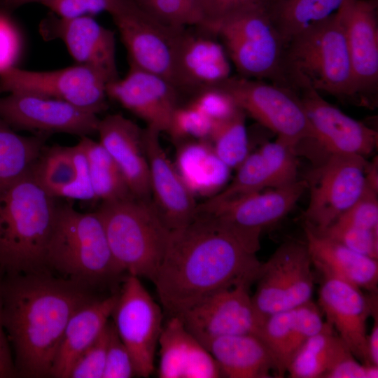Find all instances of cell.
<instances>
[{"instance_id": "34", "label": "cell", "mask_w": 378, "mask_h": 378, "mask_svg": "<svg viewBox=\"0 0 378 378\" xmlns=\"http://www.w3.org/2000/svg\"><path fill=\"white\" fill-rule=\"evenodd\" d=\"M96 200L115 201L134 197L115 162L99 142L80 137Z\"/></svg>"}, {"instance_id": "32", "label": "cell", "mask_w": 378, "mask_h": 378, "mask_svg": "<svg viewBox=\"0 0 378 378\" xmlns=\"http://www.w3.org/2000/svg\"><path fill=\"white\" fill-rule=\"evenodd\" d=\"M351 356L348 346L326 323L293 356L286 373L292 378H326L337 364Z\"/></svg>"}, {"instance_id": "42", "label": "cell", "mask_w": 378, "mask_h": 378, "mask_svg": "<svg viewBox=\"0 0 378 378\" xmlns=\"http://www.w3.org/2000/svg\"><path fill=\"white\" fill-rule=\"evenodd\" d=\"M377 191L366 182L359 199L332 224L378 230Z\"/></svg>"}, {"instance_id": "46", "label": "cell", "mask_w": 378, "mask_h": 378, "mask_svg": "<svg viewBox=\"0 0 378 378\" xmlns=\"http://www.w3.org/2000/svg\"><path fill=\"white\" fill-rule=\"evenodd\" d=\"M134 375L136 373L132 356L111 321L103 378H130Z\"/></svg>"}, {"instance_id": "35", "label": "cell", "mask_w": 378, "mask_h": 378, "mask_svg": "<svg viewBox=\"0 0 378 378\" xmlns=\"http://www.w3.org/2000/svg\"><path fill=\"white\" fill-rule=\"evenodd\" d=\"M47 138L20 135L0 118V184L30 171Z\"/></svg>"}, {"instance_id": "28", "label": "cell", "mask_w": 378, "mask_h": 378, "mask_svg": "<svg viewBox=\"0 0 378 378\" xmlns=\"http://www.w3.org/2000/svg\"><path fill=\"white\" fill-rule=\"evenodd\" d=\"M312 265L323 275L345 281L361 290L377 291V260L356 252L304 225Z\"/></svg>"}, {"instance_id": "30", "label": "cell", "mask_w": 378, "mask_h": 378, "mask_svg": "<svg viewBox=\"0 0 378 378\" xmlns=\"http://www.w3.org/2000/svg\"><path fill=\"white\" fill-rule=\"evenodd\" d=\"M217 363L222 377L270 378L277 377L276 363L269 350L255 334L219 337L204 345Z\"/></svg>"}, {"instance_id": "6", "label": "cell", "mask_w": 378, "mask_h": 378, "mask_svg": "<svg viewBox=\"0 0 378 378\" xmlns=\"http://www.w3.org/2000/svg\"><path fill=\"white\" fill-rule=\"evenodd\" d=\"M97 212L120 272L152 281L171 232L152 202L134 197L102 202Z\"/></svg>"}, {"instance_id": "1", "label": "cell", "mask_w": 378, "mask_h": 378, "mask_svg": "<svg viewBox=\"0 0 378 378\" xmlns=\"http://www.w3.org/2000/svg\"><path fill=\"white\" fill-rule=\"evenodd\" d=\"M262 262L213 216L197 214L170 232L153 277L164 310L178 316L219 290L255 281Z\"/></svg>"}, {"instance_id": "37", "label": "cell", "mask_w": 378, "mask_h": 378, "mask_svg": "<svg viewBox=\"0 0 378 378\" xmlns=\"http://www.w3.org/2000/svg\"><path fill=\"white\" fill-rule=\"evenodd\" d=\"M132 1L150 17L170 27H200L204 23L202 0Z\"/></svg>"}, {"instance_id": "8", "label": "cell", "mask_w": 378, "mask_h": 378, "mask_svg": "<svg viewBox=\"0 0 378 378\" xmlns=\"http://www.w3.org/2000/svg\"><path fill=\"white\" fill-rule=\"evenodd\" d=\"M223 89L246 114L297 150L315 134L299 94L293 89L240 76H230L215 85Z\"/></svg>"}, {"instance_id": "38", "label": "cell", "mask_w": 378, "mask_h": 378, "mask_svg": "<svg viewBox=\"0 0 378 378\" xmlns=\"http://www.w3.org/2000/svg\"><path fill=\"white\" fill-rule=\"evenodd\" d=\"M294 318L293 309L266 317L254 333L271 354L277 369V377L286 373V351Z\"/></svg>"}, {"instance_id": "52", "label": "cell", "mask_w": 378, "mask_h": 378, "mask_svg": "<svg viewBox=\"0 0 378 378\" xmlns=\"http://www.w3.org/2000/svg\"><path fill=\"white\" fill-rule=\"evenodd\" d=\"M43 0H0V7L12 10L30 3H41Z\"/></svg>"}, {"instance_id": "26", "label": "cell", "mask_w": 378, "mask_h": 378, "mask_svg": "<svg viewBox=\"0 0 378 378\" xmlns=\"http://www.w3.org/2000/svg\"><path fill=\"white\" fill-rule=\"evenodd\" d=\"M30 172L36 183L52 197L96 200L80 141L74 146H46Z\"/></svg>"}, {"instance_id": "23", "label": "cell", "mask_w": 378, "mask_h": 378, "mask_svg": "<svg viewBox=\"0 0 378 378\" xmlns=\"http://www.w3.org/2000/svg\"><path fill=\"white\" fill-rule=\"evenodd\" d=\"M41 27L43 34L64 43L77 64L98 71L108 83L119 78L115 34L92 16L63 18L52 15Z\"/></svg>"}, {"instance_id": "48", "label": "cell", "mask_w": 378, "mask_h": 378, "mask_svg": "<svg viewBox=\"0 0 378 378\" xmlns=\"http://www.w3.org/2000/svg\"><path fill=\"white\" fill-rule=\"evenodd\" d=\"M19 36L13 24L0 13V74L14 66L19 52Z\"/></svg>"}, {"instance_id": "45", "label": "cell", "mask_w": 378, "mask_h": 378, "mask_svg": "<svg viewBox=\"0 0 378 378\" xmlns=\"http://www.w3.org/2000/svg\"><path fill=\"white\" fill-rule=\"evenodd\" d=\"M189 104L213 122L224 120L239 108L232 98L218 86L200 90Z\"/></svg>"}, {"instance_id": "51", "label": "cell", "mask_w": 378, "mask_h": 378, "mask_svg": "<svg viewBox=\"0 0 378 378\" xmlns=\"http://www.w3.org/2000/svg\"><path fill=\"white\" fill-rule=\"evenodd\" d=\"M373 326L370 335H368V350L370 363L378 365V313L377 307L373 310Z\"/></svg>"}, {"instance_id": "39", "label": "cell", "mask_w": 378, "mask_h": 378, "mask_svg": "<svg viewBox=\"0 0 378 378\" xmlns=\"http://www.w3.org/2000/svg\"><path fill=\"white\" fill-rule=\"evenodd\" d=\"M214 122L190 104L178 105L172 114L167 132L177 144L190 140H208Z\"/></svg>"}, {"instance_id": "5", "label": "cell", "mask_w": 378, "mask_h": 378, "mask_svg": "<svg viewBox=\"0 0 378 378\" xmlns=\"http://www.w3.org/2000/svg\"><path fill=\"white\" fill-rule=\"evenodd\" d=\"M46 266L86 286L121 274L99 214L80 212L70 203L57 204Z\"/></svg>"}, {"instance_id": "33", "label": "cell", "mask_w": 378, "mask_h": 378, "mask_svg": "<svg viewBox=\"0 0 378 378\" xmlns=\"http://www.w3.org/2000/svg\"><path fill=\"white\" fill-rule=\"evenodd\" d=\"M345 0H277L268 13L286 44L309 26L336 13Z\"/></svg>"}, {"instance_id": "31", "label": "cell", "mask_w": 378, "mask_h": 378, "mask_svg": "<svg viewBox=\"0 0 378 378\" xmlns=\"http://www.w3.org/2000/svg\"><path fill=\"white\" fill-rule=\"evenodd\" d=\"M177 145L174 165L194 197H210L224 188L230 168L217 156L208 140H190Z\"/></svg>"}, {"instance_id": "7", "label": "cell", "mask_w": 378, "mask_h": 378, "mask_svg": "<svg viewBox=\"0 0 378 378\" xmlns=\"http://www.w3.org/2000/svg\"><path fill=\"white\" fill-rule=\"evenodd\" d=\"M211 33L219 38L239 76L295 90L286 66V44L267 8L230 17Z\"/></svg>"}, {"instance_id": "14", "label": "cell", "mask_w": 378, "mask_h": 378, "mask_svg": "<svg viewBox=\"0 0 378 378\" xmlns=\"http://www.w3.org/2000/svg\"><path fill=\"white\" fill-rule=\"evenodd\" d=\"M0 118L13 130L48 137L55 133L89 136L97 132V115L68 102L20 92L0 97Z\"/></svg>"}, {"instance_id": "24", "label": "cell", "mask_w": 378, "mask_h": 378, "mask_svg": "<svg viewBox=\"0 0 378 378\" xmlns=\"http://www.w3.org/2000/svg\"><path fill=\"white\" fill-rule=\"evenodd\" d=\"M180 33L175 55L176 86L180 92H192L215 86L230 76L227 55L213 34L197 27Z\"/></svg>"}, {"instance_id": "36", "label": "cell", "mask_w": 378, "mask_h": 378, "mask_svg": "<svg viewBox=\"0 0 378 378\" xmlns=\"http://www.w3.org/2000/svg\"><path fill=\"white\" fill-rule=\"evenodd\" d=\"M246 115L239 108L231 116L214 122L208 139L217 156L230 169H237L249 154Z\"/></svg>"}, {"instance_id": "47", "label": "cell", "mask_w": 378, "mask_h": 378, "mask_svg": "<svg viewBox=\"0 0 378 378\" xmlns=\"http://www.w3.org/2000/svg\"><path fill=\"white\" fill-rule=\"evenodd\" d=\"M121 0H43L41 4L59 18H72L107 12L111 14Z\"/></svg>"}, {"instance_id": "15", "label": "cell", "mask_w": 378, "mask_h": 378, "mask_svg": "<svg viewBox=\"0 0 378 378\" xmlns=\"http://www.w3.org/2000/svg\"><path fill=\"white\" fill-rule=\"evenodd\" d=\"M307 189L305 179L255 192L223 204L206 214L213 216L253 253L260 249L262 230L285 217Z\"/></svg>"}, {"instance_id": "22", "label": "cell", "mask_w": 378, "mask_h": 378, "mask_svg": "<svg viewBox=\"0 0 378 378\" xmlns=\"http://www.w3.org/2000/svg\"><path fill=\"white\" fill-rule=\"evenodd\" d=\"M160 134L151 127H145L144 144L148 164L151 202L164 225L172 231L184 227L195 218L197 204L162 148Z\"/></svg>"}, {"instance_id": "53", "label": "cell", "mask_w": 378, "mask_h": 378, "mask_svg": "<svg viewBox=\"0 0 378 378\" xmlns=\"http://www.w3.org/2000/svg\"><path fill=\"white\" fill-rule=\"evenodd\" d=\"M276 1H277V0H272V4L274 3V2H275Z\"/></svg>"}, {"instance_id": "27", "label": "cell", "mask_w": 378, "mask_h": 378, "mask_svg": "<svg viewBox=\"0 0 378 378\" xmlns=\"http://www.w3.org/2000/svg\"><path fill=\"white\" fill-rule=\"evenodd\" d=\"M160 378H218L220 368L206 347L178 316H169L158 340Z\"/></svg>"}, {"instance_id": "19", "label": "cell", "mask_w": 378, "mask_h": 378, "mask_svg": "<svg viewBox=\"0 0 378 378\" xmlns=\"http://www.w3.org/2000/svg\"><path fill=\"white\" fill-rule=\"evenodd\" d=\"M318 304L326 323L363 364L372 365L368 350L367 320L377 307L375 292L366 296L362 290L334 278H323Z\"/></svg>"}, {"instance_id": "4", "label": "cell", "mask_w": 378, "mask_h": 378, "mask_svg": "<svg viewBox=\"0 0 378 378\" xmlns=\"http://www.w3.org/2000/svg\"><path fill=\"white\" fill-rule=\"evenodd\" d=\"M286 62L297 92L300 87L308 86L320 94L360 105L337 12L295 35L286 44Z\"/></svg>"}, {"instance_id": "9", "label": "cell", "mask_w": 378, "mask_h": 378, "mask_svg": "<svg viewBox=\"0 0 378 378\" xmlns=\"http://www.w3.org/2000/svg\"><path fill=\"white\" fill-rule=\"evenodd\" d=\"M369 162L356 154H328L305 181L310 190L304 225L316 232L331 225L361 196Z\"/></svg>"}, {"instance_id": "21", "label": "cell", "mask_w": 378, "mask_h": 378, "mask_svg": "<svg viewBox=\"0 0 378 378\" xmlns=\"http://www.w3.org/2000/svg\"><path fill=\"white\" fill-rule=\"evenodd\" d=\"M179 92L167 79L132 64L125 77L106 85L108 97L160 133L167 131L172 114L179 105Z\"/></svg>"}, {"instance_id": "40", "label": "cell", "mask_w": 378, "mask_h": 378, "mask_svg": "<svg viewBox=\"0 0 378 378\" xmlns=\"http://www.w3.org/2000/svg\"><path fill=\"white\" fill-rule=\"evenodd\" d=\"M291 334L286 351V370L288 365L311 337L321 331L326 325L322 318L318 307L309 300L295 308Z\"/></svg>"}, {"instance_id": "29", "label": "cell", "mask_w": 378, "mask_h": 378, "mask_svg": "<svg viewBox=\"0 0 378 378\" xmlns=\"http://www.w3.org/2000/svg\"><path fill=\"white\" fill-rule=\"evenodd\" d=\"M118 292L93 299L78 308L69 319L57 350L51 377L69 378L80 355L101 335L111 317Z\"/></svg>"}, {"instance_id": "13", "label": "cell", "mask_w": 378, "mask_h": 378, "mask_svg": "<svg viewBox=\"0 0 378 378\" xmlns=\"http://www.w3.org/2000/svg\"><path fill=\"white\" fill-rule=\"evenodd\" d=\"M111 317L120 338L133 360L136 375L148 377L162 328V313L139 277L127 274Z\"/></svg>"}, {"instance_id": "17", "label": "cell", "mask_w": 378, "mask_h": 378, "mask_svg": "<svg viewBox=\"0 0 378 378\" xmlns=\"http://www.w3.org/2000/svg\"><path fill=\"white\" fill-rule=\"evenodd\" d=\"M251 285L241 283L216 292L176 316L203 345L219 337L254 334L261 322L249 294Z\"/></svg>"}, {"instance_id": "12", "label": "cell", "mask_w": 378, "mask_h": 378, "mask_svg": "<svg viewBox=\"0 0 378 378\" xmlns=\"http://www.w3.org/2000/svg\"><path fill=\"white\" fill-rule=\"evenodd\" d=\"M110 15L127 50L130 64L159 75L177 88L176 47L185 28L160 23L132 0H121Z\"/></svg>"}, {"instance_id": "10", "label": "cell", "mask_w": 378, "mask_h": 378, "mask_svg": "<svg viewBox=\"0 0 378 378\" xmlns=\"http://www.w3.org/2000/svg\"><path fill=\"white\" fill-rule=\"evenodd\" d=\"M306 243L287 241L262 262L251 300L262 321L311 300L314 279Z\"/></svg>"}, {"instance_id": "2", "label": "cell", "mask_w": 378, "mask_h": 378, "mask_svg": "<svg viewBox=\"0 0 378 378\" xmlns=\"http://www.w3.org/2000/svg\"><path fill=\"white\" fill-rule=\"evenodd\" d=\"M3 321L17 375L51 377L72 314L92 300L87 286L41 270L1 281Z\"/></svg>"}, {"instance_id": "49", "label": "cell", "mask_w": 378, "mask_h": 378, "mask_svg": "<svg viewBox=\"0 0 378 378\" xmlns=\"http://www.w3.org/2000/svg\"><path fill=\"white\" fill-rule=\"evenodd\" d=\"M377 377L378 365L360 363L354 356L341 360L326 376V378Z\"/></svg>"}, {"instance_id": "43", "label": "cell", "mask_w": 378, "mask_h": 378, "mask_svg": "<svg viewBox=\"0 0 378 378\" xmlns=\"http://www.w3.org/2000/svg\"><path fill=\"white\" fill-rule=\"evenodd\" d=\"M272 0H202L204 23L200 28L211 31L222 21L246 11L267 8Z\"/></svg>"}, {"instance_id": "20", "label": "cell", "mask_w": 378, "mask_h": 378, "mask_svg": "<svg viewBox=\"0 0 378 378\" xmlns=\"http://www.w3.org/2000/svg\"><path fill=\"white\" fill-rule=\"evenodd\" d=\"M298 94L315 134V141L327 154H356L365 157L377 146V132L347 115L308 86Z\"/></svg>"}, {"instance_id": "16", "label": "cell", "mask_w": 378, "mask_h": 378, "mask_svg": "<svg viewBox=\"0 0 378 378\" xmlns=\"http://www.w3.org/2000/svg\"><path fill=\"white\" fill-rule=\"evenodd\" d=\"M296 150L276 139L248 154L237 168L232 181L216 195L197 206V214H206L223 204L247 195L290 185L298 180Z\"/></svg>"}, {"instance_id": "41", "label": "cell", "mask_w": 378, "mask_h": 378, "mask_svg": "<svg viewBox=\"0 0 378 378\" xmlns=\"http://www.w3.org/2000/svg\"><path fill=\"white\" fill-rule=\"evenodd\" d=\"M377 231L378 230H371L352 226L332 224L324 230L316 232L331 239L356 252L377 260Z\"/></svg>"}, {"instance_id": "3", "label": "cell", "mask_w": 378, "mask_h": 378, "mask_svg": "<svg viewBox=\"0 0 378 378\" xmlns=\"http://www.w3.org/2000/svg\"><path fill=\"white\" fill-rule=\"evenodd\" d=\"M56 200L30 171L0 184V273L11 276L44 270Z\"/></svg>"}, {"instance_id": "44", "label": "cell", "mask_w": 378, "mask_h": 378, "mask_svg": "<svg viewBox=\"0 0 378 378\" xmlns=\"http://www.w3.org/2000/svg\"><path fill=\"white\" fill-rule=\"evenodd\" d=\"M110 328L109 321L97 339L77 358L69 378H103Z\"/></svg>"}, {"instance_id": "50", "label": "cell", "mask_w": 378, "mask_h": 378, "mask_svg": "<svg viewBox=\"0 0 378 378\" xmlns=\"http://www.w3.org/2000/svg\"><path fill=\"white\" fill-rule=\"evenodd\" d=\"M17 375L11 347L5 330L3 315L0 281V378Z\"/></svg>"}, {"instance_id": "18", "label": "cell", "mask_w": 378, "mask_h": 378, "mask_svg": "<svg viewBox=\"0 0 378 378\" xmlns=\"http://www.w3.org/2000/svg\"><path fill=\"white\" fill-rule=\"evenodd\" d=\"M344 27L360 105L375 104L378 24L375 0H345L337 11Z\"/></svg>"}, {"instance_id": "25", "label": "cell", "mask_w": 378, "mask_h": 378, "mask_svg": "<svg viewBox=\"0 0 378 378\" xmlns=\"http://www.w3.org/2000/svg\"><path fill=\"white\" fill-rule=\"evenodd\" d=\"M99 143L121 170L132 195L151 201L144 129L120 113L99 119Z\"/></svg>"}, {"instance_id": "11", "label": "cell", "mask_w": 378, "mask_h": 378, "mask_svg": "<svg viewBox=\"0 0 378 378\" xmlns=\"http://www.w3.org/2000/svg\"><path fill=\"white\" fill-rule=\"evenodd\" d=\"M108 81L80 64L52 71L10 67L0 74V93H28L62 100L98 114L107 108Z\"/></svg>"}]
</instances>
